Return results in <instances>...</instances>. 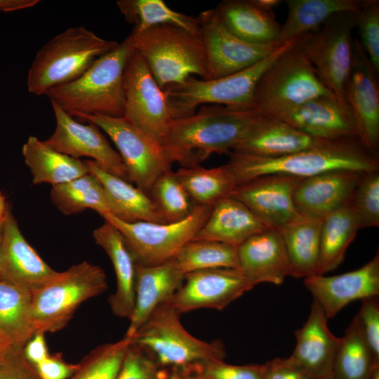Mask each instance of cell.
Returning a JSON list of instances; mask_svg holds the SVG:
<instances>
[{
	"label": "cell",
	"instance_id": "cell-1",
	"mask_svg": "<svg viewBox=\"0 0 379 379\" xmlns=\"http://www.w3.org/2000/svg\"><path fill=\"white\" fill-rule=\"evenodd\" d=\"M260 116L253 109L204 105L190 117L173 119L162 145L172 163L192 167L213 153L229 154L248 135Z\"/></svg>",
	"mask_w": 379,
	"mask_h": 379
},
{
	"label": "cell",
	"instance_id": "cell-2",
	"mask_svg": "<svg viewBox=\"0 0 379 379\" xmlns=\"http://www.w3.org/2000/svg\"><path fill=\"white\" fill-rule=\"evenodd\" d=\"M225 164L237 185L257 177L281 174L305 178L331 171H379L378 157L358 137L324 140L311 148L278 157H262L230 151Z\"/></svg>",
	"mask_w": 379,
	"mask_h": 379
},
{
	"label": "cell",
	"instance_id": "cell-3",
	"mask_svg": "<svg viewBox=\"0 0 379 379\" xmlns=\"http://www.w3.org/2000/svg\"><path fill=\"white\" fill-rule=\"evenodd\" d=\"M134 48L130 36L97 59L79 78L54 87L47 95L70 116H124V72Z\"/></svg>",
	"mask_w": 379,
	"mask_h": 379
},
{
	"label": "cell",
	"instance_id": "cell-4",
	"mask_svg": "<svg viewBox=\"0 0 379 379\" xmlns=\"http://www.w3.org/2000/svg\"><path fill=\"white\" fill-rule=\"evenodd\" d=\"M118 44L83 26L67 29L36 53L27 74L29 92L46 95L54 87L73 81Z\"/></svg>",
	"mask_w": 379,
	"mask_h": 379
},
{
	"label": "cell",
	"instance_id": "cell-5",
	"mask_svg": "<svg viewBox=\"0 0 379 379\" xmlns=\"http://www.w3.org/2000/svg\"><path fill=\"white\" fill-rule=\"evenodd\" d=\"M134 50L164 90L189 77L208 78L205 47L200 34L171 25H159L129 35Z\"/></svg>",
	"mask_w": 379,
	"mask_h": 379
},
{
	"label": "cell",
	"instance_id": "cell-6",
	"mask_svg": "<svg viewBox=\"0 0 379 379\" xmlns=\"http://www.w3.org/2000/svg\"><path fill=\"white\" fill-rule=\"evenodd\" d=\"M322 96L334 95L321 83L294 39L260 77L252 109L261 115L273 117Z\"/></svg>",
	"mask_w": 379,
	"mask_h": 379
},
{
	"label": "cell",
	"instance_id": "cell-7",
	"mask_svg": "<svg viewBox=\"0 0 379 379\" xmlns=\"http://www.w3.org/2000/svg\"><path fill=\"white\" fill-rule=\"evenodd\" d=\"M180 316L170 302L160 305L136 331L131 342L145 350L164 368L224 360L226 352L223 343L196 338L182 326Z\"/></svg>",
	"mask_w": 379,
	"mask_h": 379
},
{
	"label": "cell",
	"instance_id": "cell-8",
	"mask_svg": "<svg viewBox=\"0 0 379 379\" xmlns=\"http://www.w3.org/2000/svg\"><path fill=\"white\" fill-rule=\"evenodd\" d=\"M293 40L283 44L262 61L241 72L214 79L189 77L164 91L173 119L190 117L198 106L220 105L235 109H251L254 90L262 73Z\"/></svg>",
	"mask_w": 379,
	"mask_h": 379
},
{
	"label": "cell",
	"instance_id": "cell-9",
	"mask_svg": "<svg viewBox=\"0 0 379 379\" xmlns=\"http://www.w3.org/2000/svg\"><path fill=\"white\" fill-rule=\"evenodd\" d=\"M107 289L106 275L99 266L82 262L60 272L55 280L32 293L36 331H60L82 302Z\"/></svg>",
	"mask_w": 379,
	"mask_h": 379
},
{
	"label": "cell",
	"instance_id": "cell-10",
	"mask_svg": "<svg viewBox=\"0 0 379 379\" xmlns=\"http://www.w3.org/2000/svg\"><path fill=\"white\" fill-rule=\"evenodd\" d=\"M357 14L340 13L318 29L295 39L312 65L318 79L338 100L345 102V86L352 62V33Z\"/></svg>",
	"mask_w": 379,
	"mask_h": 379
},
{
	"label": "cell",
	"instance_id": "cell-11",
	"mask_svg": "<svg viewBox=\"0 0 379 379\" xmlns=\"http://www.w3.org/2000/svg\"><path fill=\"white\" fill-rule=\"evenodd\" d=\"M214 205H195L188 217L175 222H126L109 213L101 216L124 235L137 264L152 266L173 258L193 239L209 217Z\"/></svg>",
	"mask_w": 379,
	"mask_h": 379
},
{
	"label": "cell",
	"instance_id": "cell-12",
	"mask_svg": "<svg viewBox=\"0 0 379 379\" xmlns=\"http://www.w3.org/2000/svg\"><path fill=\"white\" fill-rule=\"evenodd\" d=\"M74 117L94 124L110 138L119 152L131 182L147 195L155 181L172 171L173 163L162 144L125 117L86 114Z\"/></svg>",
	"mask_w": 379,
	"mask_h": 379
},
{
	"label": "cell",
	"instance_id": "cell-13",
	"mask_svg": "<svg viewBox=\"0 0 379 379\" xmlns=\"http://www.w3.org/2000/svg\"><path fill=\"white\" fill-rule=\"evenodd\" d=\"M124 117L162 144L172 112L165 92L135 50L124 69Z\"/></svg>",
	"mask_w": 379,
	"mask_h": 379
},
{
	"label": "cell",
	"instance_id": "cell-14",
	"mask_svg": "<svg viewBox=\"0 0 379 379\" xmlns=\"http://www.w3.org/2000/svg\"><path fill=\"white\" fill-rule=\"evenodd\" d=\"M197 18L206 53V80L244 70L267 58L283 44H255L241 39L224 26L215 8L201 13Z\"/></svg>",
	"mask_w": 379,
	"mask_h": 379
},
{
	"label": "cell",
	"instance_id": "cell-15",
	"mask_svg": "<svg viewBox=\"0 0 379 379\" xmlns=\"http://www.w3.org/2000/svg\"><path fill=\"white\" fill-rule=\"evenodd\" d=\"M253 287L239 269L201 270L185 274L170 303L180 314L203 308L221 310Z\"/></svg>",
	"mask_w": 379,
	"mask_h": 379
},
{
	"label": "cell",
	"instance_id": "cell-16",
	"mask_svg": "<svg viewBox=\"0 0 379 379\" xmlns=\"http://www.w3.org/2000/svg\"><path fill=\"white\" fill-rule=\"evenodd\" d=\"M378 72L360 41H353L352 62L344 98L354 117L359 138L365 147L378 157L379 85Z\"/></svg>",
	"mask_w": 379,
	"mask_h": 379
},
{
	"label": "cell",
	"instance_id": "cell-17",
	"mask_svg": "<svg viewBox=\"0 0 379 379\" xmlns=\"http://www.w3.org/2000/svg\"><path fill=\"white\" fill-rule=\"evenodd\" d=\"M51 102L56 126L44 140L52 149L75 159L88 157L107 172L131 182L127 169L118 152L94 124L77 121L57 103Z\"/></svg>",
	"mask_w": 379,
	"mask_h": 379
},
{
	"label": "cell",
	"instance_id": "cell-18",
	"mask_svg": "<svg viewBox=\"0 0 379 379\" xmlns=\"http://www.w3.org/2000/svg\"><path fill=\"white\" fill-rule=\"evenodd\" d=\"M302 178L272 174L237 185L230 197L244 204L266 227L279 230L295 220L293 192Z\"/></svg>",
	"mask_w": 379,
	"mask_h": 379
},
{
	"label": "cell",
	"instance_id": "cell-19",
	"mask_svg": "<svg viewBox=\"0 0 379 379\" xmlns=\"http://www.w3.org/2000/svg\"><path fill=\"white\" fill-rule=\"evenodd\" d=\"M304 284L321 306L327 319L334 317L352 301L379 295V254L357 270L326 276L314 274Z\"/></svg>",
	"mask_w": 379,
	"mask_h": 379
},
{
	"label": "cell",
	"instance_id": "cell-20",
	"mask_svg": "<svg viewBox=\"0 0 379 379\" xmlns=\"http://www.w3.org/2000/svg\"><path fill=\"white\" fill-rule=\"evenodd\" d=\"M60 273L26 241L9 208L4 221L0 279L32 293L55 280Z\"/></svg>",
	"mask_w": 379,
	"mask_h": 379
},
{
	"label": "cell",
	"instance_id": "cell-21",
	"mask_svg": "<svg viewBox=\"0 0 379 379\" xmlns=\"http://www.w3.org/2000/svg\"><path fill=\"white\" fill-rule=\"evenodd\" d=\"M364 172L338 170L302 178L293 196L297 213L323 220L350 202Z\"/></svg>",
	"mask_w": 379,
	"mask_h": 379
},
{
	"label": "cell",
	"instance_id": "cell-22",
	"mask_svg": "<svg viewBox=\"0 0 379 379\" xmlns=\"http://www.w3.org/2000/svg\"><path fill=\"white\" fill-rule=\"evenodd\" d=\"M272 117L321 139L359 138L358 128L350 108L335 96H322L310 100Z\"/></svg>",
	"mask_w": 379,
	"mask_h": 379
},
{
	"label": "cell",
	"instance_id": "cell-23",
	"mask_svg": "<svg viewBox=\"0 0 379 379\" xmlns=\"http://www.w3.org/2000/svg\"><path fill=\"white\" fill-rule=\"evenodd\" d=\"M239 269L251 284H281L290 276V264L279 230L267 228L237 248Z\"/></svg>",
	"mask_w": 379,
	"mask_h": 379
},
{
	"label": "cell",
	"instance_id": "cell-24",
	"mask_svg": "<svg viewBox=\"0 0 379 379\" xmlns=\"http://www.w3.org/2000/svg\"><path fill=\"white\" fill-rule=\"evenodd\" d=\"M184 278L173 258L156 265L137 264L135 304L125 338L131 340L158 307L171 301Z\"/></svg>",
	"mask_w": 379,
	"mask_h": 379
},
{
	"label": "cell",
	"instance_id": "cell-25",
	"mask_svg": "<svg viewBox=\"0 0 379 379\" xmlns=\"http://www.w3.org/2000/svg\"><path fill=\"white\" fill-rule=\"evenodd\" d=\"M327 317L319 304L313 300L308 318L295 331L296 344L290 356L314 379L333 373L340 338L332 333Z\"/></svg>",
	"mask_w": 379,
	"mask_h": 379
},
{
	"label": "cell",
	"instance_id": "cell-26",
	"mask_svg": "<svg viewBox=\"0 0 379 379\" xmlns=\"http://www.w3.org/2000/svg\"><path fill=\"white\" fill-rule=\"evenodd\" d=\"M93 237L108 255L114 267L117 288L108 300L112 313L130 319L135 304L137 262L122 233L112 223H104L94 230Z\"/></svg>",
	"mask_w": 379,
	"mask_h": 379
},
{
	"label": "cell",
	"instance_id": "cell-27",
	"mask_svg": "<svg viewBox=\"0 0 379 379\" xmlns=\"http://www.w3.org/2000/svg\"><path fill=\"white\" fill-rule=\"evenodd\" d=\"M324 140L307 134L277 118L261 115L248 135L231 151L262 157H278L311 148Z\"/></svg>",
	"mask_w": 379,
	"mask_h": 379
},
{
	"label": "cell",
	"instance_id": "cell-28",
	"mask_svg": "<svg viewBox=\"0 0 379 379\" xmlns=\"http://www.w3.org/2000/svg\"><path fill=\"white\" fill-rule=\"evenodd\" d=\"M89 173L101 183L109 213L126 222L146 221L166 223L152 198L131 182L109 173L93 160L85 161Z\"/></svg>",
	"mask_w": 379,
	"mask_h": 379
},
{
	"label": "cell",
	"instance_id": "cell-29",
	"mask_svg": "<svg viewBox=\"0 0 379 379\" xmlns=\"http://www.w3.org/2000/svg\"><path fill=\"white\" fill-rule=\"evenodd\" d=\"M267 228L244 204L228 196L214 204L193 239L217 241L238 247Z\"/></svg>",
	"mask_w": 379,
	"mask_h": 379
},
{
	"label": "cell",
	"instance_id": "cell-30",
	"mask_svg": "<svg viewBox=\"0 0 379 379\" xmlns=\"http://www.w3.org/2000/svg\"><path fill=\"white\" fill-rule=\"evenodd\" d=\"M215 9L224 26L241 39L255 44H280L281 25L273 11L260 8L252 0H225Z\"/></svg>",
	"mask_w": 379,
	"mask_h": 379
},
{
	"label": "cell",
	"instance_id": "cell-31",
	"mask_svg": "<svg viewBox=\"0 0 379 379\" xmlns=\"http://www.w3.org/2000/svg\"><path fill=\"white\" fill-rule=\"evenodd\" d=\"M285 2L288 13L281 25L280 44L318 29L337 13L357 14L368 0H286Z\"/></svg>",
	"mask_w": 379,
	"mask_h": 379
},
{
	"label": "cell",
	"instance_id": "cell-32",
	"mask_svg": "<svg viewBox=\"0 0 379 379\" xmlns=\"http://www.w3.org/2000/svg\"><path fill=\"white\" fill-rule=\"evenodd\" d=\"M25 161L32 175L33 184H63L89 173L85 161L52 149L31 135L22 146Z\"/></svg>",
	"mask_w": 379,
	"mask_h": 379
},
{
	"label": "cell",
	"instance_id": "cell-33",
	"mask_svg": "<svg viewBox=\"0 0 379 379\" xmlns=\"http://www.w3.org/2000/svg\"><path fill=\"white\" fill-rule=\"evenodd\" d=\"M321 222L299 215L279 230L289 260L290 277L305 279L316 274Z\"/></svg>",
	"mask_w": 379,
	"mask_h": 379
},
{
	"label": "cell",
	"instance_id": "cell-34",
	"mask_svg": "<svg viewBox=\"0 0 379 379\" xmlns=\"http://www.w3.org/2000/svg\"><path fill=\"white\" fill-rule=\"evenodd\" d=\"M36 332L32 293L0 279V335L16 349H22Z\"/></svg>",
	"mask_w": 379,
	"mask_h": 379
},
{
	"label": "cell",
	"instance_id": "cell-35",
	"mask_svg": "<svg viewBox=\"0 0 379 379\" xmlns=\"http://www.w3.org/2000/svg\"><path fill=\"white\" fill-rule=\"evenodd\" d=\"M359 230L350 203L322 220L316 274L324 275L339 266Z\"/></svg>",
	"mask_w": 379,
	"mask_h": 379
},
{
	"label": "cell",
	"instance_id": "cell-36",
	"mask_svg": "<svg viewBox=\"0 0 379 379\" xmlns=\"http://www.w3.org/2000/svg\"><path fill=\"white\" fill-rule=\"evenodd\" d=\"M174 173L195 205H214L228 197L237 186L225 164L211 168L199 165L182 167Z\"/></svg>",
	"mask_w": 379,
	"mask_h": 379
},
{
	"label": "cell",
	"instance_id": "cell-37",
	"mask_svg": "<svg viewBox=\"0 0 379 379\" xmlns=\"http://www.w3.org/2000/svg\"><path fill=\"white\" fill-rule=\"evenodd\" d=\"M117 5L125 20L140 32L159 25H171L200 34L197 17L177 12L163 0H119Z\"/></svg>",
	"mask_w": 379,
	"mask_h": 379
},
{
	"label": "cell",
	"instance_id": "cell-38",
	"mask_svg": "<svg viewBox=\"0 0 379 379\" xmlns=\"http://www.w3.org/2000/svg\"><path fill=\"white\" fill-rule=\"evenodd\" d=\"M51 197L55 206L64 214L72 215L91 208L100 215L109 213L104 189L91 173L69 182L52 186Z\"/></svg>",
	"mask_w": 379,
	"mask_h": 379
},
{
	"label": "cell",
	"instance_id": "cell-39",
	"mask_svg": "<svg viewBox=\"0 0 379 379\" xmlns=\"http://www.w3.org/2000/svg\"><path fill=\"white\" fill-rule=\"evenodd\" d=\"M378 366L355 317L340 338L333 368V378L369 379Z\"/></svg>",
	"mask_w": 379,
	"mask_h": 379
},
{
	"label": "cell",
	"instance_id": "cell-40",
	"mask_svg": "<svg viewBox=\"0 0 379 379\" xmlns=\"http://www.w3.org/2000/svg\"><path fill=\"white\" fill-rule=\"evenodd\" d=\"M237 248L217 241L192 239L181 247L173 260L185 274L216 267L239 269Z\"/></svg>",
	"mask_w": 379,
	"mask_h": 379
},
{
	"label": "cell",
	"instance_id": "cell-41",
	"mask_svg": "<svg viewBox=\"0 0 379 379\" xmlns=\"http://www.w3.org/2000/svg\"><path fill=\"white\" fill-rule=\"evenodd\" d=\"M131 341L124 338L97 347L84 357L67 379H115Z\"/></svg>",
	"mask_w": 379,
	"mask_h": 379
},
{
	"label": "cell",
	"instance_id": "cell-42",
	"mask_svg": "<svg viewBox=\"0 0 379 379\" xmlns=\"http://www.w3.org/2000/svg\"><path fill=\"white\" fill-rule=\"evenodd\" d=\"M150 197L166 222H175L190 215L195 205L173 171L161 175L154 183Z\"/></svg>",
	"mask_w": 379,
	"mask_h": 379
},
{
	"label": "cell",
	"instance_id": "cell-43",
	"mask_svg": "<svg viewBox=\"0 0 379 379\" xmlns=\"http://www.w3.org/2000/svg\"><path fill=\"white\" fill-rule=\"evenodd\" d=\"M359 228L379 225V171L364 172L350 202Z\"/></svg>",
	"mask_w": 379,
	"mask_h": 379
},
{
	"label": "cell",
	"instance_id": "cell-44",
	"mask_svg": "<svg viewBox=\"0 0 379 379\" xmlns=\"http://www.w3.org/2000/svg\"><path fill=\"white\" fill-rule=\"evenodd\" d=\"M169 374L145 350L131 341L115 379H166Z\"/></svg>",
	"mask_w": 379,
	"mask_h": 379
},
{
	"label": "cell",
	"instance_id": "cell-45",
	"mask_svg": "<svg viewBox=\"0 0 379 379\" xmlns=\"http://www.w3.org/2000/svg\"><path fill=\"white\" fill-rule=\"evenodd\" d=\"M359 41L375 71L379 72V1L368 0L357 13Z\"/></svg>",
	"mask_w": 379,
	"mask_h": 379
},
{
	"label": "cell",
	"instance_id": "cell-46",
	"mask_svg": "<svg viewBox=\"0 0 379 379\" xmlns=\"http://www.w3.org/2000/svg\"><path fill=\"white\" fill-rule=\"evenodd\" d=\"M362 335L379 364V303L378 296L362 300L361 306L356 315Z\"/></svg>",
	"mask_w": 379,
	"mask_h": 379
},
{
	"label": "cell",
	"instance_id": "cell-47",
	"mask_svg": "<svg viewBox=\"0 0 379 379\" xmlns=\"http://www.w3.org/2000/svg\"><path fill=\"white\" fill-rule=\"evenodd\" d=\"M264 364L236 366L224 360L211 361L200 366L204 379H262Z\"/></svg>",
	"mask_w": 379,
	"mask_h": 379
},
{
	"label": "cell",
	"instance_id": "cell-48",
	"mask_svg": "<svg viewBox=\"0 0 379 379\" xmlns=\"http://www.w3.org/2000/svg\"><path fill=\"white\" fill-rule=\"evenodd\" d=\"M0 379H40L22 349L11 347L0 361Z\"/></svg>",
	"mask_w": 379,
	"mask_h": 379
},
{
	"label": "cell",
	"instance_id": "cell-49",
	"mask_svg": "<svg viewBox=\"0 0 379 379\" xmlns=\"http://www.w3.org/2000/svg\"><path fill=\"white\" fill-rule=\"evenodd\" d=\"M262 379H314L292 357L274 358L264 364Z\"/></svg>",
	"mask_w": 379,
	"mask_h": 379
},
{
	"label": "cell",
	"instance_id": "cell-50",
	"mask_svg": "<svg viewBox=\"0 0 379 379\" xmlns=\"http://www.w3.org/2000/svg\"><path fill=\"white\" fill-rule=\"evenodd\" d=\"M40 379H67L78 368V364L65 361L61 353L49 354L33 366Z\"/></svg>",
	"mask_w": 379,
	"mask_h": 379
},
{
	"label": "cell",
	"instance_id": "cell-51",
	"mask_svg": "<svg viewBox=\"0 0 379 379\" xmlns=\"http://www.w3.org/2000/svg\"><path fill=\"white\" fill-rule=\"evenodd\" d=\"M44 335V332L36 331L22 348L25 358L32 366L39 364L50 354Z\"/></svg>",
	"mask_w": 379,
	"mask_h": 379
},
{
	"label": "cell",
	"instance_id": "cell-52",
	"mask_svg": "<svg viewBox=\"0 0 379 379\" xmlns=\"http://www.w3.org/2000/svg\"><path fill=\"white\" fill-rule=\"evenodd\" d=\"M200 366H192L173 368L166 379H204L200 372Z\"/></svg>",
	"mask_w": 379,
	"mask_h": 379
},
{
	"label": "cell",
	"instance_id": "cell-53",
	"mask_svg": "<svg viewBox=\"0 0 379 379\" xmlns=\"http://www.w3.org/2000/svg\"><path fill=\"white\" fill-rule=\"evenodd\" d=\"M38 0H0V11L10 12L34 6Z\"/></svg>",
	"mask_w": 379,
	"mask_h": 379
},
{
	"label": "cell",
	"instance_id": "cell-54",
	"mask_svg": "<svg viewBox=\"0 0 379 379\" xmlns=\"http://www.w3.org/2000/svg\"><path fill=\"white\" fill-rule=\"evenodd\" d=\"M252 2L260 8L266 11H273L281 2L280 0H252Z\"/></svg>",
	"mask_w": 379,
	"mask_h": 379
},
{
	"label": "cell",
	"instance_id": "cell-55",
	"mask_svg": "<svg viewBox=\"0 0 379 379\" xmlns=\"http://www.w3.org/2000/svg\"><path fill=\"white\" fill-rule=\"evenodd\" d=\"M9 208L8 207L5 199L0 193V222H4L6 218Z\"/></svg>",
	"mask_w": 379,
	"mask_h": 379
},
{
	"label": "cell",
	"instance_id": "cell-56",
	"mask_svg": "<svg viewBox=\"0 0 379 379\" xmlns=\"http://www.w3.org/2000/svg\"><path fill=\"white\" fill-rule=\"evenodd\" d=\"M12 347L0 335V361L3 359L10 348Z\"/></svg>",
	"mask_w": 379,
	"mask_h": 379
},
{
	"label": "cell",
	"instance_id": "cell-57",
	"mask_svg": "<svg viewBox=\"0 0 379 379\" xmlns=\"http://www.w3.org/2000/svg\"><path fill=\"white\" fill-rule=\"evenodd\" d=\"M369 379H379V366L374 368Z\"/></svg>",
	"mask_w": 379,
	"mask_h": 379
},
{
	"label": "cell",
	"instance_id": "cell-58",
	"mask_svg": "<svg viewBox=\"0 0 379 379\" xmlns=\"http://www.w3.org/2000/svg\"><path fill=\"white\" fill-rule=\"evenodd\" d=\"M3 230H4V222H0V265H1V246H2V239H3Z\"/></svg>",
	"mask_w": 379,
	"mask_h": 379
},
{
	"label": "cell",
	"instance_id": "cell-59",
	"mask_svg": "<svg viewBox=\"0 0 379 379\" xmlns=\"http://www.w3.org/2000/svg\"><path fill=\"white\" fill-rule=\"evenodd\" d=\"M321 379H334L333 376V373L331 374L321 378Z\"/></svg>",
	"mask_w": 379,
	"mask_h": 379
}]
</instances>
